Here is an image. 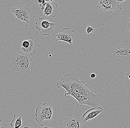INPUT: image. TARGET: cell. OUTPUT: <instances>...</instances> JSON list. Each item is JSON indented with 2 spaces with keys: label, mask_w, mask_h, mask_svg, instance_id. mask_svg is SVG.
Returning <instances> with one entry per match:
<instances>
[{
  "label": "cell",
  "mask_w": 130,
  "mask_h": 128,
  "mask_svg": "<svg viewBox=\"0 0 130 128\" xmlns=\"http://www.w3.org/2000/svg\"><path fill=\"white\" fill-rule=\"evenodd\" d=\"M56 86L58 89L64 88L65 97H73L77 100V105L79 107L85 105L98 107L103 100L102 95L93 93V89L83 81L79 80L73 72L64 75Z\"/></svg>",
  "instance_id": "cell-1"
},
{
  "label": "cell",
  "mask_w": 130,
  "mask_h": 128,
  "mask_svg": "<svg viewBox=\"0 0 130 128\" xmlns=\"http://www.w3.org/2000/svg\"><path fill=\"white\" fill-rule=\"evenodd\" d=\"M10 60L9 69L12 72H30L32 60L30 56L24 53L19 54L15 52L12 55Z\"/></svg>",
  "instance_id": "cell-2"
},
{
  "label": "cell",
  "mask_w": 130,
  "mask_h": 128,
  "mask_svg": "<svg viewBox=\"0 0 130 128\" xmlns=\"http://www.w3.org/2000/svg\"><path fill=\"white\" fill-rule=\"evenodd\" d=\"M109 56L116 62L125 63L130 61V42L123 40L109 51Z\"/></svg>",
  "instance_id": "cell-3"
},
{
  "label": "cell",
  "mask_w": 130,
  "mask_h": 128,
  "mask_svg": "<svg viewBox=\"0 0 130 128\" xmlns=\"http://www.w3.org/2000/svg\"><path fill=\"white\" fill-rule=\"evenodd\" d=\"M11 10L16 20L26 22V26L34 13L31 9L30 5L24 4L23 2H17L11 8Z\"/></svg>",
  "instance_id": "cell-4"
},
{
  "label": "cell",
  "mask_w": 130,
  "mask_h": 128,
  "mask_svg": "<svg viewBox=\"0 0 130 128\" xmlns=\"http://www.w3.org/2000/svg\"><path fill=\"white\" fill-rule=\"evenodd\" d=\"M53 110L51 104L48 102H45L43 106H38L36 110L35 120L38 123L43 125L41 123L43 121H48L52 118Z\"/></svg>",
  "instance_id": "cell-5"
},
{
  "label": "cell",
  "mask_w": 130,
  "mask_h": 128,
  "mask_svg": "<svg viewBox=\"0 0 130 128\" xmlns=\"http://www.w3.org/2000/svg\"><path fill=\"white\" fill-rule=\"evenodd\" d=\"M95 5L102 9L106 15L110 14L114 10H121L122 5L117 0H96Z\"/></svg>",
  "instance_id": "cell-6"
},
{
  "label": "cell",
  "mask_w": 130,
  "mask_h": 128,
  "mask_svg": "<svg viewBox=\"0 0 130 128\" xmlns=\"http://www.w3.org/2000/svg\"><path fill=\"white\" fill-rule=\"evenodd\" d=\"M63 122L60 125V128H80L83 127V121L78 114L73 115L67 113L62 118Z\"/></svg>",
  "instance_id": "cell-7"
},
{
  "label": "cell",
  "mask_w": 130,
  "mask_h": 128,
  "mask_svg": "<svg viewBox=\"0 0 130 128\" xmlns=\"http://www.w3.org/2000/svg\"><path fill=\"white\" fill-rule=\"evenodd\" d=\"M36 28L40 32L41 35L48 36L54 31L56 23L50 22L43 17H39L36 19Z\"/></svg>",
  "instance_id": "cell-8"
},
{
  "label": "cell",
  "mask_w": 130,
  "mask_h": 128,
  "mask_svg": "<svg viewBox=\"0 0 130 128\" xmlns=\"http://www.w3.org/2000/svg\"><path fill=\"white\" fill-rule=\"evenodd\" d=\"M56 41H62L68 43L71 46L75 42V34L73 30L69 28H63L56 34Z\"/></svg>",
  "instance_id": "cell-9"
},
{
  "label": "cell",
  "mask_w": 130,
  "mask_h": 128,
  "mask_svg": "<svg viewBox=\"0 0 130 128\" xmlns=\"http://www.w3.org/2000/svg\"><path fill=\"white\" fill-rule=\"evenodd\" d=\"M104 111V108L100 106L91 108L83 114L82 117V120L84 122H86L90 120L93 119Z\"/></svg>",
  "instance_id": "cell-10"
},
{
  "label": "cell",
  "mask_w": 130,
  "mask_h": 128,
  "mask_svg": "<svg viewBox=\"0 0 130 128\" xmlns=\"http://www.w3.org/2000/svg\"><path fill=\"white\" fill-rule=\"evenodd\" d=\"M44 15L47 17H54L58 13V5L54 2H46L45 8L43 10Z\"/></svg>",
  "instance_id": "cell-11"
},
{
  "label": "cell",
  "mask_w": 130,
  "mask_h": 128,
  "mask_svg": "<svg viewBox=\"0 0 130 128\" xmlns=\"http://www.w3.org/2000/svg\"><path fill=\"white\" fill-rule=\"evenodd\" d=\"M30 38V39L29 40L30 44L28 48L26 49H20L24 54L30 56H34L35 54L36 50L39 42V39L37 37L34 38L31 36Z\"/></svg>",
  "instance_id": "cell-12"
},
{
  "label": "cell",
  "mask_w": 130,
  "mask_h": 128,
  "mask_svg": "<svg viewBox=\"0 0 130 128\" xmlns=\"http://www.w3.org/2000/svg\"><path fill=\"white\" fill-rule=\"evenodd\" d=\"M22 116L19 113L14 115L10 123V126L12 128H19L22 125Z\"/></svg>",
  "instance_id": "cell-13"
},
{
  "label": "cell",
  "mask_w": 130,
  "mask_h": 128,
  "mask_svg": "<svg viewBox=\"0 0 130 128\" xmlns=\"http://www.w3.org/2000/svg\"><path fill=\"white\" fill-rule=\"evenodd\" d=\"M95 29L93 26H87L86 30V32L88 34H89L91 33H93L95 31Z\"/></svg>",
  "instance_id": "cell-14"
},
{
  "label": "cell",
  "mask_w": 130,
  "mask_h": 128,
  "mask_svg": "<svg viewBox=\"0 0 130 128\" xmlns=\"http://www.w3.org/2000/svg\"><path fill=\"white\" fill-rule=\"evenodd\" d=\"M46 5V2L45 0H41V3L39 5L41 9L43 11L44 10Z\"/></svg>",
  "instance_id": "cell-15"
},
{
  "label": "cell",
  "mask_w": 130,
  "mask_h": 128,
  "mask_svg": "<svg viewBox=\"0 0 130 128\" xmlns=\"http://www.w3.org/2000/svg\"><path fill=\"white\" fill-rule=\"evenodd\" d=\"M125 79L127 81L130 82V72H126L125 75Z\"/></svg>",
  "instance_id": "cell-16"
},
{
  "label": "cell",
  "mask_w": 130,
  "mask_h": 128,
  "mask_svg": "<svg viewBox=\"0 0 130 128\" xmlns=\"http://www.w3.org/2000/svg\"><path fill=\"white\" fill-rule=\"evenodd\" d=\"M127 29H128V32L129 34V37H130V17L128 21V23L127 25Z\"/></svg>",
  "instance_id": "cell-17"
},
{
  "label": "cell",
  "mask_w": 130,
  "mask_h": 128,
  "mask_svg": "<svg viewBox=\"0 0 130 128\" xmlns=\"http://www.w3.org/2000/svg\"><path fill=\"white\" fill-rule=\"evenodd\" d=\"M90 77L92 79H95L96 78V74L95 73L91 74L90 75Z\"/></svg>",
  "instance_id": "cell-18"
},
{
  "label": "cell",
  "mask_w": 130,
  "mask_h": 128,
  "mask_svg": "<svg viewBox=\"0 0 130 128\" xmlns=\"http://www.w3.org/2000/svg\"><path fill=\"white\" fill-rule=\"evenodd\" d=\"M36 4L39 5L41 3V0H35Z\"/></svg>",
  "instance_id": "cell-19"
},
{
  "label": "cell",
  "mask_w": 130,
  "mask_h": 128,
  "mask_svg": "<svg viewBox=\"0 0 130 128\" xmlns=\"http://www.w3.org/2000/svg\"><path fill=\"white\" fill-rule=\"evenodd\" d=\"M119 3H122V2H124L127 0H117Z\"/></svg>",
  "instance_id": "cell-20"
},
{
  "label": "cell",
  "mask_w": 130,
  "mask_h": 128,
  "mask_svg": "<svg viewBox=\"0 0 130 128\" xmlns=\"http://www.w3.org/2000/svg\"><path fill=\"white\" fill-rule=\"evenodd\" d=\"M4 127L2 126V120L0 119V128H4Z\"/></svg>",
  "instance_id": "cell-21"
},
{
  "label": "cell",
  "mask_w": 130,
  "mask_h": 128,
  "mask_svg": "<svg viewBox=\"0 0 130 128\" xmlns=\"http://www.w3.org/2000/svg\"><path fill=\"white\" fill-rule=\"evenodd\" d=\"M46 2H54L56 0H45Z\"/></svg>",
  "instance_id": "cell-22"
},
{
  "label": "cell",
  "mask_w": 130,
  "mask_h": 128,
  "mask_svg": "<svg viewBox=\"0 0 130 128\" xmlns=\"http://www.w3.org/2000/svg\"><path fill=\"white\" fill-rule=\"evenodd\" d=\"M124 128H130V123L129 124L127 125H126V126L124 127Z\"/></svg>",
  "instance_id": "cell-23"
},
{
  "label": "cell",
  "mask_w": 130,
  "mask_h": 128,
  "mask_svg": "<svg viewBox=\"0 0 130 128\" xmlns=\"http://www.w3.org/2000/svg\"><path fill=\"white\" fill-rule=\"evenodd\" d=\"M128 91H129V92H130V87H129V88H128Z\"/></svg>",
  "instance_id": "cell-24"
}]
</instances>
